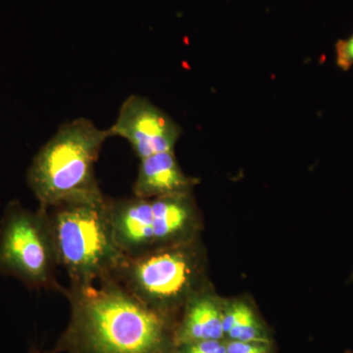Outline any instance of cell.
I'll return each mask as SVG.
<instances>
[{
  "mask_svg": "<svg viewBox=\"0 0 353 353\" xmlns=\"http://www.w3.org/2000/svg\"><path fill=\"white\" fill-rule=\"evenodd\" d=\"M66 329L50 353H174L173 319L141 303L112 277L62 288Z\"/></svg>",
  "mask_w": 353,
  "mask_h": 353,
  "instance_id": "1",
  "label": "cell"
},
{
  "mask_svg": "<svg viewBox=\"0 0 353 353\" xmlns=\"http://www.w3.org/2000/svg\"><path fill=\"white\" fill-rule=\"evenodd\" d=\"M108 138V130L99 129L85 118L60 126L28 170V185L39 205L50 208L71 202L104 201L95 163Z\"/></svg>",
  "mask_w": 353,
  "mask_h": 353,
  "instance_id": "2",
  "label": "cell"
},
{
  "mask_svg": "<svg viewBox=\"0 0 353 353\" xmlns=\"http://www.w3.org/2000/svg\"><path fill=\"white\" fill-rule=\"evenodd\" d=\"M58 265L70 285L95 284L111 277L126 255L116 241L108 199L48 208Z\"/></svg>",
  "mask_w": 353,
  "mask_h": 353,
  "instance_id": "3",
  "label": "cell"
},
{
  "mask_svg": "<svg viewBox=\"0 0 353 353\" xmlns=\"http://www.w3.org/2000/svg\"><path fill=\"white\" fill-rule=\"evenodd\" d=\"M201 259L194 239L125 256L111 276L145 306L173 319L201 290Z\"/></svg>",
  "mask_w": 353,
  "mask_h": 353,
  "instance_id": "4",
  "label": "cell"
},
{
  "mask_svg": "<svg viewBox=\"0 0 353 353\" xmlns=\"http://www.w3.org/2000/svg\"><path fill=\"white\" fill-rule=\"evenodd\" d=\"M108 206L116 241L126 256L194 239L196 212L190 194L108 199Z\"/></svg>",
  "mask_w": 353,
  "mask_h": 353,
  "instance_id": "5",
  "label": "cell"
},
{
  "mask_svg": "<svg viewBox=\"0 0 353 353\" xmlns=\"http://www.w3.org/2000/svg\"><path fill=\"white\" fill-rule=\"evenodd\" d=\"M48 208L7 204L0 221V276L17 279L30 290L61 292Z\"/></svg>",
  "mask_w": 353,
  "mask_h": 353,
  "instance_id": "6",
  "label": "cell"
},
{
  "mask_svg": "<svg viewBox=\"0 0 353 353\" xmlns=\"http://www.w3.org/2000/svg\"><path fill=\"white\" fill-rule=\"evenodd\" d=\"M110 137L125 139L139 159L174 150L182 128L146 97L132 94L123 102Z\"/></svg>",
  "mask_w": 353,
  "mask_h": 353,
  "instance_id": "7",
  "label": "cell"
},
{
  "mask_svg": "<svg viewBox=\"0 0 353 353\" xmlns=\"http://www.w3.org/2000/svg\"><path fill=\"white\" fill-rule=\"evenodd\" d=\"M196 183V179L183 173L175 152L169 150L141 159L132 194L141 199L187 194Z\"/></svg>",
  "mask_w": 353,
  "mask_h": 353,
  "instance_id": "8",
  "label": "cell"
},
{
  "mask_svg": "<svg viewBox=\"0 0 353 353\" xmlns=\"http://www.w3.org/2000/svg\"><path fill=\"white\" fill-rule=\"evenodd\" d=\"M222 307L219 301L202 289L192 294L175 330L176 347L202 341H223Z\"/></svg>",
  "mask_w": 353,
  "mask_h": 353,
  "instance_id": "9",
  "label": "cell"
},
{
  "mask_svg": "<svg viewBox=\"0 0 353 353\" xmlns=\"http://www.w3.org/2000/svg\"><path fill=\"white\" fill-rule=\"evenodd\" d=\"M222 307V325L228 341L269 343L267 333L250 306L243 301L228 303Z\"/></svg>",
  "mask_w": 353,
  "mask_h": 353,
  "instance_id": "10",
  "label": "cell"
},
{
  "mask_svg": "<svg viewBox=\"0 0 353 353\" xmlns=\"http://www.w3.org/2000/svg\"><path fill=\"white\" fill-rule=\"evenodd\" d=\"M174 353H227L226 343L223 341H202L176 347Z\"/></svg>",
  "mask_w": 353,
  "mask_h": 353,
  "instance_id": "11",
  "label": "cell"
},
{
  "mask_svg": "<svg viewBox=\"0 0 353 353\" xmlns=\"http://www.w3.org/2000/svg\"><path fill=\"white\" fill-rule=\"evenodd\" d=\"M336 62L345 71L353 66V34L347 39H341L336 43Z\"/></svg>",
  "mask_w": 353,
  "mask_h": 353,
  "instance_id": "12",
  "label": "cell"
},
{
  "mask_svg": "<svg viewBox=\"0 0 353 353\" xmlns=\"http://www.w3.org/2000/svg\"><path fill=\"white\" fill-rule=\"evenodd\" d=\"M227 353H269V343L228 341Z\"/></svg>",
  "mask_w": 353,
  "mask_h": 353,
  "instance_id": "13",
  "label": "cell"
},
{
  "mask_svg": "<svg viewBox=\"0 0 353 353\" xmlns=\"http://www.w3.org/2000/svg\"><path fill=\"white\" fill-rule=\"evenodd\" d=\"M29 353H50V352H41V350H39V348H38L37 347H32L31 348H30Z\"/></svg>",
  "mask_w": 353,
  "mask_h": 353,
  "instance_id": "14",
  "label": "cell"
}]
</instances>
